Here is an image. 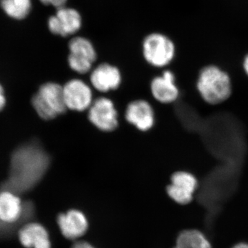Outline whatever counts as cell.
<instances>
[{
	"label": "cell",
	"instance_id": "cell-14",
	"mask_svg": "<svg viewBox=\"0 0 248 248\" xmlns=\"http://www.w3.org/2000/svg\"><path fill=\"white\" fill-rule=\"evenodd\" d=\"M19 240L26 248H51L48 232L37 223H30L19 232Z\"/></svg>",
	"mask_w": 248,
	"mask_h": 248
},
{
	"label": "cell",
	"instance_id": "cell-20",
	"mask_svg": "<svg viewBox=\"0 0 248 248\" xmlns=\"http://www.w3.org/2000/svg\"><path fill=\"white\" fill-rule=\"evenodd\" d=\"M71 248H94L89 243L86 241H78L76 244H73Z\"/></svg>",
	"mask_w": 248,
	"mask_h": 248
},
{
	"label": "cell",
	"instance_id": "cell-1",
	"mask_svg": "<svg viewBox=\"0 0 248 248\" xmlns=\"http://www.w3.org/2000/svg\"><path fill=\"white\" fill-rule=\"evenodd\" d=\"M50 161L48 153L39 143L23 145L11 157L12 182L19 188H30L43 177Z\"/></svg>",
	"mask_w": 248,
	"mask_h": 248
},
{
	"label": "cell",
	"instance_id": "cell-9",
	"mask_svg": "<svg viewBox=\"0 0 248 248\" xmlns=\"http://www.w3.org/2000/svg\"><path fill=\"white\" fill-rule=\"evenodd\" d=\"M81 16L77 10L63 6L49 18L48 25L52 33L67 37L78 32L81 29Z\"/></svg>",
	"mask_w": 248,
	"mask_h": 248
},
{
	"label": "cell",
	"instance_id": "cell-10",
	"mask_svg": "<svg viewBox=\"0 0 248 248\" xmlns=\"http://www.w3.org/2000/svg\"><path fill=\"white\" fill-rule=\"evenodd\" d=\"M67 108L84 111L93 104V94L89 86L79 79H72L63 86Z\"/></svg>",
	"mask_w": 248,
	"mask_h": 248
},
{
	"label": "cell",
	"instance_id": "cell-6",
	"mask_svg": "<svg viewBox=\"0 0 248 248\" xmlns=\"http://www.w3.org/2000/svg\"><path fill=\"white\" fill-rule=\"evenodd\" d=\"M68 46V61L71 69L80 74L88 73L97 58L92 43L84 37H77L70 41Z\"/></svg>",
	"mask_w": 248,
	"mask_h": 248
},
{
	"label": "cell",
	"instance_id": "cell-2",
	"mask_svg": "<svg viewBox=\"0 0 248 248\" xmlns=\"http://www.w3.org/2000/svg\"><path fill=\"white\" fill-rule=\"evenodd\" d=\"M196 87L204 102L213 106L226 102L232 93L231 76L214 64L207 65L201 69Z\"/></svg>",
	"mask_w": 248,
	"mask_h": 248
},
{
	"label": "cell",
	"instance_id": "cell-5",
	"mask_svg": "<svg viewBox=\"0 0 248 248\" xmlns=\"http://www.w3.org/2000/svg\"><path fill=\"white\" fill-rule=\"evenodd\" d=\"M200 186V181L195 174L190 171L179 170L171 174L166 192L175 203L187 205L193 201Z\"/></svg>",
	"mask_w": 248,
	"mask_h": 248
},
{
	"label": "cell",
	"instance_id": "cell-21",
	"mask_svg": "<svg viewBox=\"0 0 248 248\" xmlns=\"http://www.w3.org/2000/svg\"><path fill=\"white\" fill-rule=\"evenodd\" d=\"M243 68L246 76L248 77V53L246 54L243 61Z\"/></svg>",
	"mask_w": 248,
	"mask_h": 248
},
{
	"label": "cell",
	"instance_id": "cell-11",
	"mask_svg": "<svg viewBox=\"0 0 248 248\" xmlns=\"http://www.w3.org/2000/svg\"><path fill=\"white\" fill-rule=\"evenodd\" d=\"M125 119L141 131H148L155 123L154 109L145 100H137L130 103L125 111Z\"/></svg>",
	"mask_w": 248,
	"mask_h": 248
},
{
	"label": "cell",
	"instance_id": "cell-8",
	"mask_svg": "<svg viewBox=\"0 0 248 248\" xmlns=\"http://www.w3.org/2000/svg\"><path fill=\"white\" fill-rule=\"evenodd\" d=\"M89 119L91 123L102 131L110 132L118 125L117 112L110 99L99 97L89 108Z\"/></svg>",
	"mask_w": 248,
	"mask_h": 248
},
{
	"label": "cell",
	"instance_id": "cell-19",
	"mask_svg": "<svg viewBox=\"0 0 248 248\" xmlns=\"http://www.w3.org/2000/svg\"><path fill=\"white\" fill-rule=\"evenodd\" d=\"M6 105V97H5L4 89L0 84V110L4 108Z\"/></svg>",
	"mask_w": 248,
	"mask_h": 248
},
{
	"label": "cell",
	"instance_id": "cell-22",
	"mask_svg": "<svg viewBox=\"0 0 248 248\" xmlns=\"http://www.w3.org/2000/svg\"><path fill=\"white\" fill-rule=\"evenodd\" d=\"M232 248H248V244L247 243H239V244L234 245Z\"/></svg>",
	"mask_w": 248,
	"mask_h": 248
},
{
	"label": "cell",
	"instance_id": "cell-17",
	"mask_svg": "<svg viewBox=\"0 0 248 248\" xmlns=\"http://www.w3.org/2000/svg\"><path fill=\"white\" fill-rule=\"evenodd\" d=\"M0 5L9 17L16 19L27 17L31 9V0H0Z\"/></svg>",
	"mask_w": 248,
	"mask_h": 248
},
{
	"label": "cell",
	"instance_id": "cell-13",
	"mask_svg": "<svg viewBox=\"0 0 248 248\" xmlns=\"http://www.w3.org/2000/svg\"><path fill=\"white\" fill-rule=\"evenodd\" d=\"M120 72L108 63L98 66L91 73V81L94 89L101 92L115 90L121 84Z\"/></svg>",
	"mask_w": 248,
	"mask_h": 248
},
{
	"label": "cell",
	"instance_id": "cell-16",
	"mask_svg": "<svg viewBox=\"0 0 248 248\" xmlns=\"http://www.w3.org/2000/svg\"><path fill=\"white\" fill-rule=\"evenodd\" d=\"M174 248H213L208 238L199 230L182 231L178 236Z\"/></svg>",
	"mask_w": 248,
	"mask_h": 248
},
{
	"label": "cell",
	"instance_id": "cell-4",
	"mask_svg": "<svg viewBox=\"0 0 248 248\" xmlns=\"http://www.w3.org/2000/svg\"><path fill=\"white\" fill-rule=\"evenodd\" d=\"M143 55L147 62L156 68H165L172 63L176 46L167 36L152 33L143 41Z\"/></svg>",
	"mask_w": 248,
	"mask_h": 248
},
{
	"label": "cell",
	"instance_id": "cell-7",
	"mask_svg": "<svg viewBox=\"0 0 248 248\" xmlns=\"http://www.w3.org/2000/svg\"><path fill=\"white\" fill-rule=\"evenodd\" d=\"M151 90L155 100L164 105L174 104L180 95L175 73L171 69L164 70L161 75L155 77L151 81Z\"/></svg>",
	"mask_w": 248,
	"mask_h": 248
},
{
	"label": "cell",
	"instance_id": "cell-15",
	"mask_svg": "<svg viewBox=\"0 0 248 248\" xmlns=\"http://www.w3.org/2000/svg\"><path fill=\"white\" fill-rule=\"evenodd\" d=\"M23 211L22 201L16 194L8 190L0 192V221L12 224L21 218Z\"/></svg>",
	"mask_w": 248,
	"mask_h": 248
},
{
	"label": "cell",
	"instance_id": "cell-12",
	"mask_svg": "<svg viewBox=\"0 0 248 248\" xmlns=\"http://www.w3.org/2000/svg\"><path fill=\"white\" fill-rule=\"evenodd\" d=\"M58 224L63 236L70 240L81 237L86 232L89 227L84 214L76 210L60 214L58 217Z\"/></svg>",
	"mask_w": 248,
	"mask_h": 248
},
{
	"label": "cell",
	"instance_id": "cell-3",
	"mask_svg": "<svg viewBox=\"0 0 248 248\" xmlns=\"http://www.w3.org/2000/svg\"><path fill=\"white\" fill-rule=\"evenodd\" d=\"M32 107L41 118L45 120L55 119L66 112L67 109L63 87L57 83L42 85L33 96Z\"/></svg>",
	"mask_w": 248,
	"mask_h": 248
},
{
	"label": "cell",
	"instance_id": "cell-18",
	"mask_svg": "<svg viewBox=\"0 0 248 248\" xmlns=\"http://www.w3.org/2000/svg\"><path fill=\"white\" fill-rule=\"evenodd\" d=\"M44 4L50 5L57 9L65 6V4L67 2V0H40Z\"/></svg>",
	"mask_w": 248,
	"mask_h": 248
}]
</instances>
